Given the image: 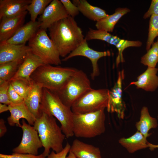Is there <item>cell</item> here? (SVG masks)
<instances>
[{
  "instance_id": "10",
  "label": "cell",
  "mask_w": 158,
  "mask_h": 158,
  "mask_svg": "<svg viewBox=\"0 0 158 158\" xmlns=\"http://www.w3.org/2000/svg\"><path fill=\"white\" fill-rule=\"evenodd\" d=\"M23 136L19 145L13 150V153L29 154L37 155L39 149L43 147L37 131L33 126L22 121Z\"/></svg>"
},
{
  "instance_id": "13",
  "label": "cell",
  "mask_w": 158,
  "mask_h": 158,
  "mask_svg": "<svg viewBox=\"0 0 158 158\" xmlns=\"http://www.w3.org/2000/svg\"><path fill=\"white\" fill-rule=\"evenodd\" d=\"M123 75V71L119 72L117 80L110 90L107 108L109 112L116 113L119 118L122 119L124 117L125 107L122 99V81Z\"/></svg>"
},
{
  "instance_id": "23",
  "label": "cell",
  "mask_w": 158,
  "mask_h": 158,
  "mask_svg": "<svg viewBox=\"0 0 158 158\" xmlns=\"http://www.w3.org/2000/svg\"><path fill=\"white\" fill-rule=\"evenodd\" d=\"M72 2L79 12L90 20L97 22L108 15L105 10L91 5L86 0H73Z\"/></svg>"
},
{
  "instance_id": "41",
  "label": "cell",
  "mask_w": 158,
  "mask_h": 158,
  "mask_svg": "<svg viewBox=\"0 0 158 158\" xmlns=\"http://www.w3.org/2000/svg\"><path fill=\"white\" fill-rule=\"evenodd\" d=\"M66 158H76L73 153L69 151L68 155L66 157Z\"/></svg>"
},
{
  "instance_id": "38",
  "label": "cell",
  "mask_w": 158,
  "mask_h": 158,
  "mask_svg": "<svg viewBox=\"0 0 158 158\" xmlns=\"http://www.w3.org/2000/svg\"><path fill=\"white\" fill-rule=\"evenodd\" d=\"M7 131L4 120L2 118L0 119V137H3Z\"/></svg>"
},
{
  "instance_id": "17",
  "label": "cell",
  "mask_w": 158,
  "mask_h": 158,
  "mask_svg": "<svg viewBox=\"0 0 158 158\" xmlns=\"http://www.w3.org/2000/svg\"><path fill=\"white\" fill-rule=\"evenodd\" d=\"M8 106L10 115L8 117L7 120L10 126H13L16 125L21 128L22 125L19 121L21 118L25 119L28 124L33 126L36 119L24 101L18 104L11 103Z\"/></svg>"
},
{
  "instance_id": "34",
  "label": "cell",
  "mask_w": 158,
  "mask_h": 158,
  "mask_svg": "<svg viewBox=\"0 0 158 158\" xmlns=\"http://www.w3.org/2000/svg\"><path fill=\"white\" fill-rule=\"evenodd\" d=\"M0 158H46L42 154L34 155L29 154L13 153L11 154H0Z\"/></svg>"
},
{
  "instance_id": "19",
  "label": "cell",
  "mask_w": 158,
  "mask_h": 158,
  "mask_svg": "<svg viewBox=\"0 0 158 158\" xmlns=\"http://www.w3.org/2000/svg\"><path fill=\"white\" fill-rule=\"evenodd\" d=\"M32 0H0V19L17 16L27 11Z\"/></svg>"
},
{
  "instance_id": "5",
  "label": "cell",
  "mask_w": 158,
  "mask_h": 158,
  "mask_svg": "<svg viewBox=\"0 0 158 158\" xmlns=\"http://www.w3.org/2000/svg\"><path fill=\"white\" fill-rule=\"evenodd\" d=\"M104 109L85 114L73 113V130L78 138H93L105 131Z\"/></svg>"
},
{
  "instance_id": "31",
  "label": "cell",
  "mask_w": 158,
  "mask_h": 158,
  "mask_svg": "<svg viewBox=\"0 0 158 158\" xmlns=\"http://www.w3.org/2000/svg\"><path fill=\"white\" fill-rule=\"evenodd\" d=\"M158 36V15L150 16L149 24L148 34L146 43V49L147 51L154 43L155 38Z\"/></svg>"
},
{
  "instance_id": "30",
  "label": "cell",
  "mask_w": 158,
  "mask_h": 158,
  "mask_svg": "<svg viewBox=\"0 0 158 158\" xmlns=\"http://www.w3.org/2000/svg\"><path fill=\"white\" fill-rule=\"evenodd\" d=\"M10 82L14 89L23 98L24 101L30 91L32 80L29 82L24 80H11Z\"/></svg>"
},
{
  "instance_id": "3",
  "label": "cell",
  "mask_w": 158,
  "mask_h": 158,
  "mask_svg": "<svg viewBox=\"0 0 158 158\" xmlns=\"http://www.w3.org/2000/svg\"><path fill=\"white\" fill-rule=\"evenodd\" d=\"M40 111L51 115L57 119L61 124V128L67 138L74 135L73 130V113L71 109L61 101L56 92L43 88Z\"/></svg>"
},
{
  "instance_id": "14",
  "label": "cell",
  "mask_w": 158,
  "mask_h": 158,
  "mask_svg": "<svg viewBox=\"0 0 158 158\" xmlns=\"http://www.w3.org/2000/svg\"><path fill=\"white\" fill-rule=\"evenodd\" d=\"M45 64L39 56L30 51L25 56L17 72L10 81L22 80L30 82L32 73L39 67Z\"/></svg>"
},
{
  "instance_id": "20",
  "label": "cell",
  "mask_w": 158,
  "mask_h": 158,
  "mask_svg": "<svg viewBox=\"0 0 158 158\" xmlns=\"http://www.w3.org/2000/svg\"><path fill=\"white\" fill-rule=\"evenodd\" d=\"M158 71L157 68L148 67L145 71L137 77V80L131 82L129 85H134L137 88L147 91H154L158 87V77L156 75Z\"/></svg>"
},
{
  "instance_id": "40",
  "label": "cell",
  "mask_w": 158,
  "mask_h": 158,
  "mask_svg": "<svg viewBox=\"0 0 158 158\" xmlns=\"http://www.w3.org/2000/svg\"><path fill=\"white\" fill-rule=\"evenodd\" d=\"M157 118H158V115L157 116ZM148 147L149 148L150 150H154V149L158 148V145H155L152 144L150 142H148Z\"/></svg>"
},
{
  "instance_id": "6",
  "label": "cell",
  "mask_w": 158,
  "mask_h": 158,
  "mask_svg": "<svg viewBox=\"0 0 158 158\" xmlns=\"http://www.w3.org/2000/svg\"><path fill=\"white\" fill-rule=\"evenodd\" d=\"M31 51L46 64L58 65L61 63L60 55L54 43L46 32L40 28L29 40Z\"/></svg>"
},
{
  "instance_id": "1",
  "label": "cell",
  "mask_w": 158,
  "mask_h": 158,
  "mask_svg": "<svg viewBox=\"0 0 158 158\" xmlns=\"http://www.w3.org/2000/svg\"><path fill=\"white\" fill-rule=\"evenodd\" d=\"M49 36L60 56L65 58L78 47L85 39L81 29L70 16L52 25Z\"/></svg>"
},
{
  "instance_id": "39",
  "label": "cell",
  "mask_w": 158,
  "mask_h": 158,
  "mask_svg": "<svg viewBox=\"0 0 158 158\" xmlns=\"http://www.w3.org/2000/svg\"><path fill=\"white\" fill-rule=\"evenodd\" d=\"M9 111L8 105L2 103H0V113Z\"/></svg>"
},
{
  "instance_id": "24",
  "label": "cell",
  "mask_w": 158,
  "mask_h": 158,
  "mask_svg": "<svg viewBox=\"0 0 158 158\" xmlns=\"http://www.w3.org/2000/svg\"><path fill=\"white\" fill-rule=\"evenodd\" d=\"M118 142L130 153L148 147V142L147 138L138 130L128 138H120Z\"/></svg>"
},
{
  "instance_id": "27",
  "label": "cell",
  "mask_w": 158,
  "mask_h": 158,
  "mask_svg": "<svg viewBox=\"0 0 158 158\" xmlns=\"http://www.w3.org/2000/svg\"><path fill=\"white\" fill-rule=\"evenodd\" d=\"M24 59L0 64V79L10 81L17 72Z\"/></svg>"
},
{
  "instance_id": "37",
  "label": "cell",
  "mask_w": 158,
  "mask_h": 158,
  "mask_svg": "<svg viewBox=\"0 0 158 158\" xmlns=\"http://www.w3.org/2000/svg\"><path fill=\"white\" fill-rule=\"evenodd\" d=\"M152 15H158V0H152L150 7L144 14L143 18L146 19Z\"/></svg>"
},
{
  "instance_id": "28",
  "label": "cell",
  "mask_w": 158,
  "mask_h": 158,
  "mask_svg": "<svg viewBox=\"0 0 158 158\" xmlns=\"http://www.w3.org/2000/svg\"><path fill=\"white\" fill-rule=\"evenodd\" d=\"M52 0H32L27 6V11H28L30 16V20L36 21L38 15L43 13L46 8Z\"/></svg>"
},
{
  "instance_id": "7",
  "label": "cell",
  "mask_w": 158,
  "mask_h": 158,
  "mask_svg": "<svg viewBox=\"0 0 158 158\" xmlns=\"http://www.w3.org/2000/svg\"><path fill=\"white\" fill-rule=\"evenodd\" d=\"M92 88L86 74L78 70L56 93L62 102L71 108L78 99Z\"/></svg>"
},
{
  "instance_id": "8",
  "label": "cell",
  "mask_w": 158,
  "mask_h": 158,
  "mask_svg": "<svg viewBox=\"0 0 158 158\" xmlns=\"http://www.w3.org/2000/svg\"><path fill=\"white\" fill-rule=\"evenodd\" d=\"M109 91L107 89L92 88L74 103L71 108L72 111L74 113L85 114L107 108Z\"/></svg>"
},
{
  "instance_id": "22",
  "label": "cell",
  "mask_w": 158,
  "mask_h": 158,
  "mask_svg": "<svg viewBox=\"0 0 158 158\" xmlns=\"http://www.w3.org/2000/svg\"><path fill=\"white\" fill-rule=\"evenodd\" d=\"M43 87L32 81L30 91L24 102L28 108L37 119L41 115L40 104Z\"/></svg>"
},
{
  "instance_id": "36",
  "label": "cell",
  "mask_w": 158,
  "mask_h": 158,
  "mask_svg": "<svg viewBox=\"0 0 158 158\" xmlns=\"http://www.w3.org/2000/svg\"><path fill=\"white\" fill-rule=\"evenodd\" d=\"M71 145L67 142L63 149L60 152L56 153L52 151L46 158H66L68 153L69 152Z\"/></svg>"
},
{
  "instance_id": "26",
  "label": "cell",
  "mask_w": 158,
  "mask_h": 158,
  "mask_svg": "<svg viewBox=\"0 0 158 158\" xmlns=\"http://www.w3.org/2000/svg\"><path fill=\"white\" fill-rule=\"evenodd\" d=\"M135 126L137 130L147 138L151 134L149 133V131L152 128H156L158 123L157 119L150 116L148 108L144 106L141 110L140 120L136 122Z\"/></svg>"
},
{
  "instance_id": "18",
  "label": "cell",
  "mask_w": 158,
  "mask_h": 158,
  "mask_svg": "<svg viewBox=\"0 0 158 158\" xmlns=\"http://www.w3.org/2000/svg\"><path fill=\"white\" fill-rule=\"evenodd\" d=\"M40 23L38 21L32 22L30 20L24 24L11 38L2 43L14 44H25L40 29Z\"/></svg>"
},
{
  "instance_id": "42",
  "label": "cell",
  "mask_w": 158,
  "mask_h": 158,
  "mask_svg": "<svg viewBox=\"0 0 158 158\" xmlns=\"http://www.w3.org/2000/svg\"><path fill=\"white\" fill-rule=\"evenodd\" d=\"M157 43L158 44V38L157 39Z\"/></svg>"
},
{
  "instance_id": "16",
  "label": "cell",
  "mask_w": 158,
  "mask_h": 158,
  "mask_svg": "<svg viewBox=\"0 0 158 158\" xmlns=\"http://www.w3.org/2000/svg\"><path fill=\"white\" fill-rule=\"evenodd\" d=\"M31 51L30 47L25 44L0 43V64L24 59L27 53Z\"/></svg>"
},
{
  "instance_id": "29",
  "label": "cell",
  "mask_w": 158,
  "mask_h": 158,
  "mask_svg": "<svg viewBox=\"0 0 158 158\" xmlns=\"http://www.w3.org/2000/svg\"><path fill=\"white\" fill-rule=\"evenodd\" d=\"M152 47L141 59V63L148 67L155 68L158 63V44L154 42Z\"/></svg>"
},
{
  "instance_id": "33",
  "label": "cell",
  "mask_w": 158,
  "mask_h": 158,
  "mask_svg": "<svg viewBox=\"0 0 158 158\" xmlns=\"http://www.w3.org/2000/svg\"><path fill=\"white\" fill-rule=\"evenodd\" d=\"M68 15L74 18L78 15L79 11L78 7L70 0H60Z\"/></svg>"
},
{
  "instance_id": "12",
  "label": "cell",
  "mask_w": 158,
  "mask_h": 158,
  "mask_svg": "<svg viewBox=\"0 0 158 158\" xmlns=\"http://www.w3.org/2000/svg\"><path fill=\"white\" fill-rule=\"evenodd\" d=\"M69 16L60 0H53L38 19L40 23V28L48 29L55 23Z\"/></svg>"
},
{
  "instance_id": "25",
  "label": "cell",
  "mask_w": 158,
  "mask_h": 158,
  "mask_svg": "<svg viewBox=\"0 0 158 158\" xmlns=\"http://www.w3.org/2000/svg\"><path fill=\"white\" fill-rule=\"evenodd\" d=\"M130 11V10L127 8H118L112 14L108 15L97 22L95 26L97 30L109 32H112L119 19Z\"/></svg>"
},
{
  "instance_id": "32",
  "label": "cell",
  "mask_w": 158,
  "mask_h": 158,
  "mask_svg": "<svg viewBox=\"0 0 158 158\" xmlns=\"http://www.w3.org/2000/svg\"><path fill=\"white\" fill-rule=\"evenodd\" d=\"M10 81L0 79V103L8 105L11 103L8 96Z\"/></svg>"
},
{
  "instance_id": "9",
  "label": "cell",
  "mask_w": 158,
  "mask_h": 158,
  "mask_svg": "<svg viewBox=\"0 0 158 158\" xmlns=\"http://www.w3.org/2000/svg\"><path fill=\"white\" fill-rule=\"evenodd\" d=\"M85 38L87 41L94 39L102 40L116 46L118 51L116 59L117 66L121 62L124 61L123 52L125 49L129 47H140L142 44V42L139 41H129L121 39L109 32L90 28H89Z\"/></svg>"
},
{
  "instance_id": "2",
  "label": "cell",
  "mask_w": 158,
  "mask_h": 158,
  "mask_svg": "<svg viewBox=\"0 0 158 158\" xmlns=\"http://www.w3.org/2000/svg\"><path fill=\"white\" fill-rule=\"evenodd\" d=\"M33 126L37 131L44 147L42 154L44 157L49 154L50 149L56 153L62 150L66 137L54 117L42 112L40 117L36 119Z\"/></svg>"
},
{
  "instance_id": "4",
  "label": "cell",
  "mask_w": 158,
  "mask_h": 158,
  "mask_svg": "<svg viewBox=\"0 0 158 158\" xmlns=\"http://www.w3.org/2000/svg\"><path fill=\"white\" fill-rule=\"evenodd\" d=\"M78 70L73 67L45 64L37 69L30 78L43 88L57 92Z\"/></svg>"
},
{
  "instance_id": "35",
  "label": "cell",
  "mask_w": 158,
  "mask_h": 158,
  "mask_svg": "<svg viewBox=\"0 0 158 158\" xmlns=\"http://www.w3.org/2000/svg\"><path fill=\"white\" fill-rule=\"evenodd\" d=\"M8 96L12 103L18 104L24 101L23 98L15 91L10 83L8 91Z\"/></svg>"
},
{
  "instance_id": "21",
  "label": "cell",
  "mask_w": 158,
  "mask_h": 158,
  "mask_svg": "<svg viewBox=\"0 0 158 158\" xmlns=\"http://www.w3.org/2000/svg\"><path fill=\"white\" fill-rule=\"evenodd\" d=\"M70 151L76 158H102L99 147L77 139L73 141Z\"/></svg>"
},
{
  "instance_id": "11",
  "label": "cell",
  "mask_w": 158,
  "mask_h": 158,
  "mask_svg": "<svg viewBox=\"0 0 158 158\" xmlns=\"http://www.w3.org/2000/svg\"><path fill=\"white\" fill-rule=\"evenodd\" d=\"M111 55L109 51H99L95 50L90 47L87 40H84L81 44L75 49L71 52L62 60L66 61L73 57L77 56L85 57L91 61L92 67V71L91 74L92 79H94L100 74L98 65V61L100 58L105 56H109Z\"/></svg>"
},
{
  "instance_id": "15",
  "label": "cell",
  "mask_w": 158,
  "mask_h": 158,
  "mask_svg": "<svg viewBox=\"0 0 158 158\" xmlns=\"http://www.w3.org/2000/svg\"><path fill=\"white\" fill-rule=\"evenodd\" d=\"M28 12L26 11L17 16L0 19V43L11 38L24 24Z\"/></svg>"
}]
</instances>
